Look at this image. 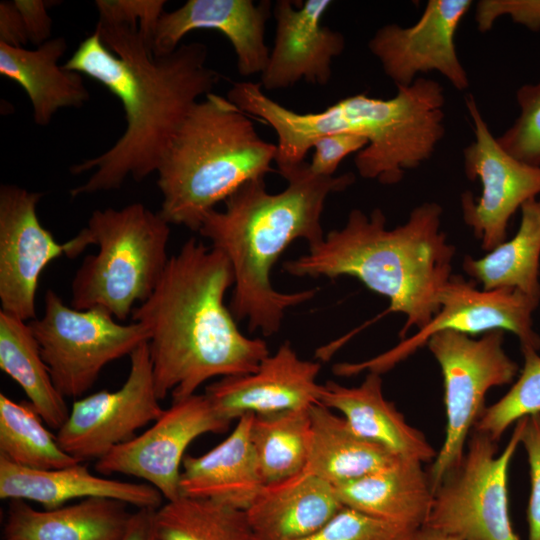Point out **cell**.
<instances>
[{
    "mask_svg": "<svg viewBox=\"0 0 540 540\" xmlns=\"http://www.w3.org/2000/svg\"><path fill=\"white\" fill-rule=\"evenodd\" d=\"M21 15L23 25L29 42L40 46L50 38L52 19L47 9L52 1L43 0H14Z\"/></svg>",
    "mask_w": 540,
    "mask_h": 540,
    "instance_id": "ab89813d",
    "label": "cell"
},
{
    "mask_svg": "<svg viewBox=\"0 0 540 540\" xmlns=\"http://www.w3.org/2000/svg\"><path fill=\"white\" fill-rule=\"evenodd\" d=\"M0 42L14 47H24L28 42L21 15L14 1L0 4Z\"/></svg>",
    "mask_w": 540,
    "mask_h": 540,
    "instance_id": "60d3db41",
    "label": "cell"
},
{
    "mask_svg": "<svg viewBox=\"0 0 540 540\" xmlns=\"http://www.w3.org/2000/svg\"><path fill=\"white\" fill-rule=\"evenodd\" d=\"M331 5L329 0H306L298 7L290 0L275 3V39L261 73L263 88L283 89L302 79L321 86L329 82L332 60L345 48L343 34L322 25Z\"/></svg>",
    "mask_w": 540,
    "mask_h": 540,
    "instance_id": "ac0fdd59",
    "label": "cell"
},
{
    "mask_svg": "<svg viewBox=\"0 0 540 540\" xmlns=\"http://www.w3.org/2000/svg\"><path fill=\"white\" fill-rule=\"evenodd\" d=\"M525 422H516L500 454L496 441L473 431L460 464L434 491L424 526L460 540H520L509 515L507 482Z\"/></svg>",
    "mask_w": 540,
    "mask_h": 540,
    "instance_id": "ba28073f",
    "label": "cell"
},
{
    "mask_svg": "<svg viewBox=\"0 0 540 540\" xmlns=\"http://www.w3.org/2000/svg\"><path fill=\"white\" fill-rule=\"evenodd\" d=\"M227 97L274 130L278 173L305 162L318 138L346 133L368 142L354 158L359 175L393 185L403 179L406 170L428 160L445 134L444 89L437 81L423 77L397 87L396 95L389 99L362 92L310 113L281 105L263 92L260 83L250 81L233 83Z\"/></svg>",
    "mask_w": 540,
    "mask_h": 540,
    "instance_id": "277c9868",
    "label": "cell"
},
{
    "mask_svg": "<svg viewBox=\"0 0 540 540\" xmlns=\"http://www.w3.org/2000/svg\"><path fill=\"white\" fill-rule=\"evenodd\" d=\"M342 507L334 486L304 470L265 484L245 511L256 540H300Z\"/></svg>",
    "mask_w": 540,
    "mask_h": 540,
    "instance_id": "603a6c76",
    "label": "cell"
},
{
    "mask_svg": "<svg viewBox=\"0 0 540 540\" xmlns=\"http://www.w3.org/2000/svg\"><path fill=\"white\" fill-rule=\"evenodd\" d=\"M128 506L107 498H87L38 510L30 502L11 500L3 540H118L132 515Z\"/></svg>",
    "mask_w": 540,
    "mask_h": 540,
    "instance_id": "cb8c5ba5",
    "label": "cell"
},
{
    "mask_svg": "<svg viewBox=\"0 0 540 540\" xmlns=\"http://www.w3.org/2000/svg\"><path fill=\"white\" fill-rule=\"evenodd\" d=\"M41 196L17 185L0 187L1 310L27 322L36 318L42 271L64 255V243H58L38 218Z\"/></svg>",
    "mask_w": 540,
    "mask_h": 540,
    "instance_id": "2e32d148",
    "label": "cell"
},
{
    "mask_svg": "<svg viewBox=\"0 0 540 540\" xmlns=\"http://www.w3.org/2000/svg\"><path fill=\"white\" fill-rule=\"evenodd\" d=\"M416 530L343 506L319 530L300 540H411Z\"/></svg>",
    "mask_w": 540,
    "mask_h": 540,
    "instance_id": "e575fe53",
    "label": "cell"
},
{
    "mask_svg": "<svg viewBox=\"0 0 540 540\" xmlns=\"http://www.w3.org/2000/svg\"><path fill=\"white\" fill-rule=\"evenodd\" d=\"M42 316L29 321L52 381L64 398H81L109 363L147 342L139 322L122 324L102 308L67 306L52 289L44 297Z\"/></svg>",
    "mask_w": 540,
    "mask_h": 540,
    "instance_id": "30bf717a",
    "label": "cell"
},
{
    "mask_svg": "<svg viewBox=\"0 0 540 540\" xmlns=\"http://www.w3.org/2000/svg\"><path fill=\"white\" fill-rule=\"evenodd\" d=\"M411 540H460L444 532L422 526L416 530Z\"/></svg>",
    "mask_w": 540,
    "mask_h": 540,
    "instance_id": "7bdbcfd3",
    "label": "cell"
},
{
    "mask_svg": "<svg viewBox=\"0 0 540 540\" xmlns=\"http://www.w3.org/2000/svg\"><path fill=\"white\" fill-rule=\"evenodd\" d=\"M521 444L527 455L531 482L527 508L529 540H540V414L526 417Z\"/></svg>",
    "mask_w": 540,
    "mask_h": 540,
    "instance_id": "8d00e7d4",
    "label": "cell"
},
{
    "mask_svg": "<svg viewBox=\"0 0 540 540\" xmlns=\"http://www.w3.org/2000/svg\"><path fill=\"white\" fill-rule=\"evenodd\" d=\"M30 402L0 393V457L32 469H57L81 463L60 446Z\"/></svg>",
    "mask_w": 540,
    "mask_h": 540,
    "instance_id": "4dcf8cb0",
    "label": "cell"
},
{
    "mask_svg": "<svg viewBox=\"0 0 540 540\" xmlns=\"http://www.w3.org/2000/svg\"><path fill=\"white\" fill-rule=\"evenodd\" d=\"M279 174L287 181L284 190L269 193L264 179L251 180L224 201V210L209 212L198 230L231 265L233 316L246 320L249 331L265 336L279 331L288 309L316 294V289L276 290L271 282L274 264L297 239L308 246L322 241L321 216L328 196L355 181L352 173L317 175L306 161Z\"/></svg>",
    "mask_w": 540,
    "mask_h": 540,
    "instance_id": "3957f363",
    "label": "cell"
},
{
    "mask_svg": "<svg viewBox=\"0 0 540 540\" xmlns=\"http://www.w3.org/2000/svg\"><path fill=\"white\" fill-rule=\"evenodd\" d=\"M207 58L208 48L201 42L155 56L141 24L98 18L94 32L63 68L94 79L117 97L126 128L104 153L71 167L75 175L94 170L84 184L70 190L72 198L119 189L129 176L141 181L158 171L193 106L221 79L207 66Z\"/></svg>",
    "mask_w": 540,
    "mask_h": 540,
    "instance_id": "6da1fadb",
    "label": "cell"
},
{
    "mask_svg": "<svg viewBox=\"0 0 540 540\" xmlns=\"http://www.w3.org/2000/svg\"><path fill=\"white\" fill-rule=\"evenodd\" d=\"M516 100L519 116L496 140L513 158L540 167V81L521 86Z\"/></svg>",
    "mask_w": 540,
    "mask_h": 540,
    "instance_id": "836d02e7",
    "label": "cell"
},
{
    "mask_svg": "<svg viewBox=\"0 0 540 540\" xmlns=\"http://www.w3.org/2000/svg\"><path fill=\"white\" fill-rule=\"evenodd\" d=\"M161 540H256L245 510L181 496L155 510Z\"/></svg>",
    "mask_w": 540,
    "mask_h": 540,
    "instance_id": "1f68e13d",
    "label": "cell"
},
{
    "mask_svg": "<svg viewBox=\"0 0 540 540\" xmlns=\"http://www.w3.org/2000/svg\"><path fill=\"white\" fill-rule=\"evenodd\" d=\"M516 234L481 258L466 256L463 269L482 290L513 288L540 301V197L525 202Z\"/></svg>",
    "mask_w": 540,
    "mask_h": 540,
    "instance_id": "83f0119b",
    "label": "cell"
},
{
    "mask_svg": "<svg viewBox=\"0 0 540 540\" xmlns=\"http://www.w3.org/2000/svg\"><path fill=\"white\" fill-rule=\"evenodd\" d=\"M523 368L518 380L497 402L486 407L474 430L499 441L518 420L540 414V355L531 347H521Z\"/></svg>",
    "mask_w": 540,
    "mask_h": 540,
    "instance_id": "d6a6232c",
    "label": "cell"
},
{
    "mask_svg": "<svg viewBox=\"0 0 540 540\" xmlns=\"http://www.w3.org/2000/svg\"><path fill=\"white\" fill-rule=\"evenodd\" d=\"M508 16L532 31L540 30V0H480L475 6V22L480 32L489 31L495 21Z\"/></svg>",
    "mask_w": 540,
    "mask_h": 540,
    "instance_id": "d590c367",
    "label": "cell"
},
{
    "mask_svg": "<svg viewBox=\"0 0 540 540\" xmlns=\"http://www.w3.org/2000/svg\"><path fill=\"white\" fill-rule=\"evenodd\" d=\"M229 425L205 394L176 399L146 431L98 459L95 469L104 475L144 480L165 501H173L181 497V465L186 449L199 436L224 432Z\"/></svg>",
    "mask_w": 540,
    "mask_h": 540,
    "instance_id": "5bb4252c",
    "label": "cell"
},
{
    "mask_svg": "<svg viewBox=\"0 0 540 540\" xmlns=\"http://www.w3.org/2000/svg\"><path fill=\"white\" fill-rule=\"evenodd\" d=\"M253 414L237 419L230 435L200 456L186 455L181 496L209 499L246 510L265 485L250 440Z\"/></svg>",
    "mask_w": 540,
    "mask_h": 540,
    "instance_id": "7402d4cb",
    "label": "cell"
},
{
    "mask_svg": "<svg viewBox=\"0 0 540 540\" xmlns=\"http://www.w3.org/2000/svg\"><path fill=\"white\" fill-rule=\"evenodd\" d=\"M471 5L470 0H429L415 24L380 27L368 48L396 87L411 85L420 73L436 71L463 91L469 78L456 51L455 35Z\"/></svg>",
    "mask_w": 540,
    "mask_h": 540,
    "instance_id": "9a60e30c",
    "label": "cell"
},
{
    "mask_svg": "<svg viewBox=\"0 0 540 540\" xmlns=\"http://www.w3.org/2000/svg\"><path fill=\"white\" fill-rule=\"evenodd\" d=\"M382 384L381 374L375 372H367L357 387L328 381L321 385L319 403L339 411L356 434L395 456L421 463L433 461L436 451L385 398Z\"/></svg>",
    "mask_w": 540,
    "mask_h": 540,
    "instance_id": "44dd1931",
    "label": "cell"
},
{
    "mask_svg": "<svg viewBox=\"0 0 540 540\" xmlns=\"http://www.w3.org/2000/svg\"><path fill=\"white\" fill-rule=\"evenodd\" d=\"M311 441L305 470L337 487L385 468L400 457L356 434L321 403L310 407Z\"/></svg>",
    "mask_w": 540,
    "mask_h": 540,
    "instance_id": "4316f807",
    "label": "cell"
},
{
    "mask_svg": "<svg viewBox=\"0 0 540 540\" xmlns=\"http://www.w3.org/2000/svg\"><path fill=\"white\" fill-rule=\"evenodd\" d=\"M129 373L114 391L101 390L75 399L57 430L62 449L80 462L96 461L136 436L164 412L157 396L148 341L129 356Z\"/></svg>",
    "mask_w": 540,
    "mask_h": 540,
    "instance_id": "7c38bea8",
    "label": "cell"
},
{
    "mask_svg": "<svg viewBox=\"0 0 540 540\" xmlns=\"http://www.w3.org/2000/svg\"><path fill=\"white\" fill-rule=\"evenodd\" d=\"M416 460L393 464L335 487L343 506L388 522L419 529L433 501L428 473Z\"/></svg>",
    "mask_w": 540,
    "mask_h": 540,
    "instance_id": "d4e9b609",
    "label": "cell"
},
{
    "mask_svg": "<svg viewBox=\"0 0 540 540\" xmlns=\"http://www.w3.org/2000/svg\"><path fill=\"white\" fill-rule=\"evenodd\" d=\"M271 2L252 0H188L158 20L152 42L155 56L174 52L189 32L209 29L221 32L232 45L237 70L242 76L262 73L270 51L265 43V26Z\"/></svg>",
    "mask_w": 540,
    "mask_h": 540,
    "instance_id": "d6986e66",
    "label": "cell"
},
{
    "mask_svg": "<svg viewBox=\"0 0 540 540\" xmlns=\"http://www.w3.org/2000/svg\"><path fill=\"white\" fill-rule=\"evenodd\" d=\"M442 214L438 203L424 202L404 224L388 229L382 210L366 215L354 209L342 228L329 231L283 269L296 277L358 279L389 300L385 313L405 316L399 333L404 338L412 327L420 330L432 320L452 276L456 247L441 230Z\"/></svg>",
    "mask_w": 540,
    "mask_h": 540,
    "instance_id": "5b68a950",
    "label": "cell"
},
{
    "mask_svg": "<svg viewBox=\"0 0 540 540\" xmlns=\"http://www.w3.org/2000/svg\"><path fill=\"white\" fill-rule=\"evenodd\" d=\"M276 155V144L259 136L248 114L211 92L193 106L160 164L159 213L170 225L198 231L219 202L272 172Z\"/></svg>",
    "mask_w": 540,
    "mask_h": 540,
    "instance_id": "8992f818",
    "label": "cell"
},
{
    "mask_svg": "<svg viewBox=\"0 0 540 540\" xmlns=\"http://www.w3.org/2000/svg\"><path fill=\"white\" fill-rule=\"evenodd\" d=\"M170 224L142 203L95 210L87 225L64 243V255H87L71 284V307L102 308L118 321L132 314L158 284L169 261Z\"/></svg>",
    "mask_w": 540,
    "mask_h": 540,
    "instance_id": "52a82bcc",
    "label": "cell"
},
{
    "mask_svg": "<svg viewBox=\"0 0 540 540\" xmlns=\"http://www.w3.org/2000/svg\"><path fill=\"white\" fill-rule=\"evenodd\" d=\"M156 509H136L118 540H161L155 525Z\"/></svg>",
    "mask_w": 540,
    "mask_h": 540,
    "instance_id": "b9f144b4",
    "label": "cell"
},
{
    "mask_svg": "<svg viewBox=\"0 0 540 540\" xmlns=\"http://www.w3.org/2000/svg\"><path fill=\"white\" fill-rule=\"evenodd\" d=\"M503 343L504 331L494 330L477 339L442 331L426 344L442 372L446 414L445 438L428 472L433 492L460 464L488 391L510 384L518 373Z\"/></svg>",
    "mask_w": 540,
    "mask_h": 540,
    "instance_id": "9c48e42d",
    "label": "cell"
},
{
    "mask_svg": "<svg viewBox=\"0 0 540 540\" xmlns=\"http://www.w3.org/2000/svg\"><path fill=\"white\" fill-rule=\"evenodd\" d=\"M465 104L475 138L463 150V167L470 181L479 179L482 192L477 199L470 192L461 195L462 216L481 248L490 252L506 241L514 213L540 195V167L522 163L500 147L472 94Z\"/></svg>",
    "mask_w": 540,
    "mask_h": 540,
    "instance_id": "4fadbf2b",
    "label": "cell"
},
{
    "mask_svg": "<svg viewBox=\"0 0 540 540\" xmlns=\"http://www.w3.org/2000/svg\"><path fill=\"white\" fill-rule=\"evenodd\" d=\"M164 0H97L99 18L126 23H139L152 38L159 18L164 12Z\"/></svg>",
    "mask_w": 540,
    "mask_h": 540,
    "instance_id": "74e56055",
    "label": "cell"
},
{
    "mask_svg": "<svg viewBox=\"0 0 540 540\" xmlns=\"http://www.w3.org/2000/svg\"><path fill=\"white\" fill-rule=\"evenodd\" d=\"M0 498L38 503L53 509L74 500L107 498L136 509H158L161 493L148 483L111 479L81 463L57 469H32L0 457Z\"/></svg>",
    "mask_w": 540,
    "mask_h": 540,
    "instance_id": "ffe728a7",
    "label": "cell"
},
{
    "mask_svg": "<svg viewBox=\"0 0 540 540\" xmlns=\"http://www.w3.org/2000/svg\"><path fill=\"white\" fill-rule=\"evenodd\" d=\"M234 285L227 257L196 238L170 256L152 294L131 317L148 331L159 400L193 394L208 380L252 373L267 343L238 328L225 296Z\"/></svg>",
    "mask_w": 540,
    "mask_h": 540,
    "instance_id": "7a4b0ae2",
    "label": "cell"
},
{
    "mask_svg": "<svg viewBox=\"0 0 540 540\" xmlns=\"http://www.w3.org/2000/svg\"><path fill=\"white\" fill-rule=\"evenodd\" d=\"M318 362L301 359L289 342L262 360L256 371L221 377L205 395L217 414L231 423L245 414L271 415L319 403Z\"/></svg>",
    "mask_w": 540,
    "mask_h": 540,
    "instance_id": "e0dca14e",
    "label": "cell"
},
{
    "mask_svg": "<svg viewBox=\"0 0 540 540\" xmlns=\"http://www.w3.org/2000/svg\"><path fill=\"white\" fill-rule=\"evenodd\" d=\"M0 368L24 391L44 423L58 430L70 409L56 389L27 321L0 310Z\"/></svg>",
    "mask_w": 540,
    "mask_h": 540,
    "instance_id": "f1b7e54d",
    "label": "cell"
},
{
    "mask_svg": "<svg viewBox=\"0 0 540 540\" xmlns=\"http://www.w3.org/2000/svg\"><path fill=\"white\" fill-rule=\"evenodd\" d=\"M66 49L63 37L50 38L34 50L0 42V74L23 88L39 126H47L59 109L80 108L90 98L82 75L58 65Z\"/></svg>",
    "mask_w": 540,
    "mask_h": 540,
    "instance_id": "484cf974",
    "label": "cell"
},
{
    "mask_svg": "<svg viewBox=\"0 0 540 540\" xmlns=\"http://www.w3.org/2000/svg\"><path fill=\"white\" fill-rule=\"evenodd\" d=\"M310 407L253 416L250 440L264 484L305 470L311 441Z\"/></svg>",
    "mask_w": 540,
    "mask_h": 540,
    "instance_id": "f546056e",
    "label": "cell"
},
{
    "mask_svg": "<svg viewBox=\"0 0 540 540\" xmlns=\"http://www.w3.org/2000/svg\"><path fill=\"white\" fill-rule=\"evenodd\" d=\"M365 138L346 133L322 136L314 141V153L309 163L311 171L320 176H334L340 163L352 153H358L367 146Z\"/></svg>",
    "mask_w": 540,
    "mask_h": 540,
    "instance_id": "f35d334b",
    "label": "cell"
},
{
    "mask_svg": "<svg viewBox=\"0 0 540 540\" xmlns=\"http://www.w3.org/2000/svg\"><path fill=\"white\" fill-rule=\"evenodd\" d=\"M539 302L513 288L478 290L463 277L452 275L440 294L437 313L424 328L373 358L358 363H338L333 366V372L347 377L364 371L383 374L442 331L468 336L494 330L509 331L517 336L521 347L538 351L540 336L533 329L532 314Z\"/></svg>",
    "mask_w": 540,
    "mask_h": 540,
    "instance_id": "8fae6325",
    "label": "cell"
}]
</instances>
